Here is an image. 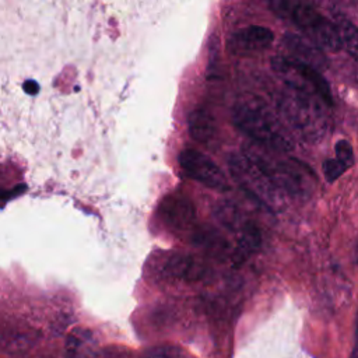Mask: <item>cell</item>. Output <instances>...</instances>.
Instances as JSON below:
<instances>
[{
	"mask_svg": "<svg viewBox=\"0 0 358 358\" xmlns=\"http://www.w3.org/2000/svg\"><path fill=\"white\" fill-rule=\"evenodd\" d=\"M235 126L248 134L255 143L277 151H289L294 147L292 137L278 116L268 106L253 96L239 99L232 110Z\"/></svg>",
	"mask_w": 358,
	"mask_h": 358,
	"instance_id": "obj_1",
	"label": "cell"
},
{
	"mask_svg": "<svg viewBox=\"0 0 358 358\" xmlns=\"http://www.w3.org/2000/svg\"><path fill=\"white\" fill-rule=\"evenodd\" d=\"M280 152L252 141L243 147L242 154L257 165L284 194L303 196L309 193L312 175L299 162L280 157Z\"/></svg>",
	"mask_w": 358,
	"mask_h": 358,
	"instance_id": "obj_2",
	"label": "cell"
},
{
	"mask_svg": "<svg viewBox=\"0 0 358 358\" xmlns=\"http://www.w3.org/2000/svg\"><path fill=\"white\" fill-rule=\"evenodd\" d=\"M228 166L235 182L256 201L273 213L285 207V194L243 154H232Z\"/></svg>",
	"mask_w": 358,
	"mask_h": 358,
	"instance_id": "obj_3",
	"label": "cell"
},
{
	"mask_svg": "<svg viewBox=\"0 0 358 358\" xmlns=\"http://www.w3.org/2000/svg\"><path fill=\"white\" fill-rule=\"evenodd\" d=\"M324 106L323 102L291 90L285 92L278 102V108L285 122L309 140L326 136L327 119Z\"/></svg>",
	"mask_w": 358,
	"mask_h": 358,
	"instance_id": "obj_4",
	"label": "cell"
},
{
	"mask_svg": "<svg viewBox=\"0 0 358 358\" xmlns=\"http://www.w3.org/2000/svg\"><path fill=\"white\" fill-rule=\"evenodd\" d=\"M271 67L288 90L315 98L326 106L333 105V96L327 81L316 69L299 63L287 56L271 59Z\"/></svg>",
	"mask_w": 358,
	"mask_h": 358,
	"instance_id": "obj_5",
	"label": "cell"
},
{
	"mask_svg": "<svg viewBox=\"0 0 358 358\" xmlns=\"http://www.w3.org/2000/svg\"><path fill=\"white\" fill-rule=\"evenodd\" d=\"M289 18L305 32L306 38L319 49L336 52L341 49V41L336 24L308 4L294 3Z\"/></svg>",
	"mask_w": 358,
	"mask_h": 358,
	"instance_id": "obj_6",
	"label": "cell"
},
{
	"mask_svg": "<svg viewBox=\"0 0 358 358\" xmlns=\"http://www.w3.org/2000/svg\"><path fill=\"white\" fill-rule=\"evenodd\" d=\"M179 164L189 176L204 186L220 192L229 190V182L225 173L206 154L193 148H186L179 154Z\"/></svg>",
	"mask_w": 358,
	"mask_h": 358,
	"instance_id": "obj_7",
	"label": "cell"
},
{
	"mask_svg": "<svg viewBox=\"0 0 358 358\" xmlns=\"http://www.w3.org/2000/svg\"><path fill=\"white\" fill-rule=\"evenodd\" d=\"M274 34L262 25H249L231 34L228 38V50L236 56H248L263 52L271 46Z\"/></svg>",
	"mask_w": 358,
	"mask_h": 358,
	"instance_id": "obj_8",
	"label": "cell"
},
{
	"mask_svg": "<svg viewBox=\"0 0 358 358\" xmlns=\"http://www.w3.org/2000/svg\"><path fill=\"white\" fill-rule=\"evenodd\" d=\"M159 214L162 221L175 231H183L194 222L193 203L180 193H172L164 197L159 204Z\"/></svg>",
	"mask_w": 358,
	"mask_h": 358,
	"instance_id": "obj_9",
	"label": "cell"
},
{
	"mask_svg": "<svg viewBox=\"0 0 358 358\" xmlns=\"http://www.w3.org/2000/svg\"><path fill=\"white\" fill-rule=\"evenodd\" d=\"M284 46L287 52L291 55V56H287L289 59H294L299 63L310 66L317 71H320L327 66V60L323 56L322 49H319L308 38H302L296 35H285Z\"/></svg>",
	"mask_w": 358,
	"mask_h": 358,
	"instance_id": "obj_10",
	"label": "cell"
},
{
	"mask_svg": "<svg viewBox=\"0 0 358 358\" xmlns=\"http://www.w3.org/2000/svg\"><path fill=\"white\" fill-rule=\"evenodd\" d=\"M189 133L197 143L208 144L217 136V123L206 108H196L189 116Z\"/></svg>",
	"mask_w": 358,
	"mask_h": 358,
	"instance_id": "obj_11",
	"label": "cell"
},
{
	"mask_svg": "<svg viewBox=\"0 0 358 358\" xmlns=\"http://www.w3.org/2000/svg\"><path fill=\"white\" fill-rule=\"evenodd\" d=\"M66 358H95L96 340L87 329H74L66 340Z\"/></svg>",
	"mask_w": 358,
	"mask_h": 358,
	"instance_id": "obj_12",
	"label": "cell"
},
{
	"mask_svg": "<svg viewBox=\"0 0 358 358\" xmlns=\"http://www.w3.org/2000/svg\"><path fill=\"white\" fill-rule=\"evenodd\" d=\"M203 264L193 256L173 255L165 266V271L175 278L182 280H196L203 274Z\"/></svg>",
	"mask_w": 358,
	"mask_h": 358,
	"instance_id": "obj_13",
	"label": "cell"
},
{
	"mask_svg": "<svg viewBox=\"0 0 358 358\" xmlns=\"http://www.w3.org/2000/svg\"><path fill=\"white\" fill-rule=\"evenodd\" d=\"M334 24L337 27L341 48H344L348 55L358 62V28L345 17H337L334 20Z\"/></svg>",
	"mask_w": 358,
	"mask_h": 358,
	"instance_id": "obj_14",
	"label": "cell"
},
{
	"mask_svg": "<svg viewBox=\"0 0 358 358\" xmlns=\"http://www.w3.org/2000/svg\"><path fill=\"white\" fill-rule=\"evenodd\" d=\"M334 152H336V159L340 161L347 169L354 165V150L351 144L347 140H338L334 145Z\"/></svg>",
	"mask_w": 358,
	"mask_h": 358,
	"instance_id": "obj_15",
	"label": "cell"
},
{
	"mask_svg": "<svg viewBox=\"0 0 358 358\" xmlns=\"http://www.w3.org/2000/svg\"><path fill=\"white\" fill-rule=\"evenodd\" d=\"M345 171L347 168L336 158H329L323 162V173L329 182L337 180Z\"/></svg>",
	"mask_w": 358,
	"mask_h": 358,
	"instance_id": "obj_16",
	"label": "cell"
},
{
	"mask_svg": "<svg viewBox=\"0 0 358 358\" xmlns=\"http://www.w3.org/2000/svg\"><path fill=\"white\" fill-rule=\"evenodd\" d=\"M22 88H24V91H25L27 94H29V95H35V94L39 91V85H38V83H36L35 80H27V81L24 83Z\"/></svg>",
	"mask_w": 358,
	"mask_h": 358,
	"instance_id": "obj_17",
	"label": "cell"
}]
</instances>
